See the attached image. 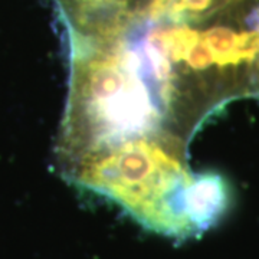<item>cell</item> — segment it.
Wrapping results in <instances>:
<instances>
[{"label": "cell", "mask_w": 259, "mask_h": 259, "mask_svg": "<svg viewBox=\"0 0 259 259\" xmlns=\"http://www.w3.org/2000/svg\"><path fill=\"white\" fill-rule=\"evenodd\" d=\"M112 39L131 56L164 131L185 143L226 104L259 97V0L193 23L133 26Z\"/></svg>", "instance_id": "cell-1"}, {"label": "cell", "mask_w": 259, "mask_h": 259, "mask_svg": "<svg viewBox=\"0 0 259 259\" xmlns=\"http://www.w3.org/2000/svg\"><path fill=\"white\" fill-rule=\"evenodd\" d=\"M186 147L171 134L148 133L90 148L58 167L68 182L111 199L143 226L185 239L212 228L231 202L222 176L190 170Z\"/></svg>", "instance_id": "cell-2"}, {"label": "cell", "mask_w": 259, "mask_h": 259, "mask_svg": "<svg viewBox=\"0 0 259 259\" xmlns=\"http://www.w3.org/2000/svg\"><path fill=\"white\" fill-rule=\"evenodd\" d=\"M64 25L68 42H100L118 36L140 0H51Z\"/></svg>", "instance_id": "cell-3"}]
</instances>
